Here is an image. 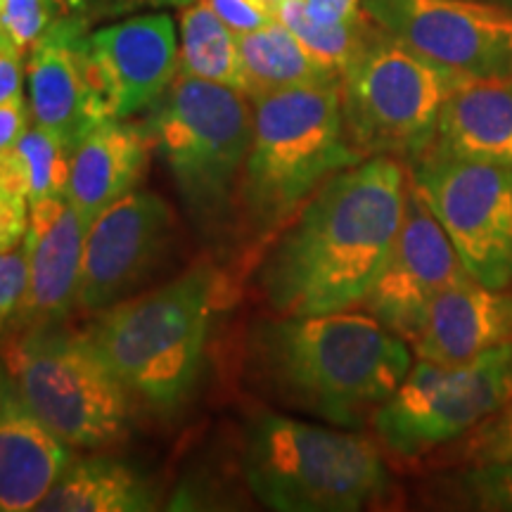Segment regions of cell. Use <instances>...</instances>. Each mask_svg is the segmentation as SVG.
Here are the masks:
<instances>
[{
  "label": "cell",
  "instance_id": "cell-33",
  "mask_svg": "<svg viewBox=\"0 0 512 512\" xmlns=\"http://www.w3.org/2000/svg\"><path fill=\"white\" fill-rule=\"evenodd\" d=\"M29 114L31 110L24 102V95L0 102V152L12 150L27 133Z\"/></svg>",
  "mask_w": 512,
  "mask_h": 512
},
{
  "label": "cell",
  "instance_id": "cell-37",
  "mask_svg": "<svg viewBox=\"0 0 512 512\" xmlns=\"http://www.w3.org/2000/svg\"><path fill=\"white\" fill-rule=\"evenodd\" d=\"M0 53H17V48L12 46L10 38L5 36V31H3V29H0Z\"/></svg>",
  "mask_w": 512,
  "mask_h": 512
},
{
  "label": "cell",
  "instance_id": "cell-8",
  "mask_svg": "<svg viewBox=\"0 0 512 512\" xmlns=\"http://www.w3.org/2000/svg\"><path fill=\"white\" fill-rule=\"evenodd\" d=\"M3 351L5 368L38 418L74 448L117 444L131 430L133 399L91 339L60 325L17 330Z\"/></svg>",
  "mask_w": 512,
  "mask_h": 512
},
{
  "label": "cell",
  "instance_id": "cell-22",
  "mask_svg": "<svg viewBox=\"0 0 512 512\" xmlns=\"http://www.w3.org/2000/svg\"><path fill=\"white\" fill-rule=\"evenodd\" d=\"M240 91L249 98L306 83L342 81V76L313 57L280 19L238 36Z\"/></svg>",
  "mask_w": 512,
  "mask_h": 512
},
{
  "label": "cell",
  "instance_id": "cell-31",
  "mask_svg": "<svg viewBox=\"0 0 512 512\" xmlns=\"http://www.w3.org/2000/svg\"><path fill=\"white\" fill-rule=\"evenodd\" d=\"M29 200L24 195L0 190V252H12L27 238Z\"/></svg>",
  "mask_w": 512,
  "mask_h": 512
},
{
  "label": "cell",
  "instance_id": "cell-32",
  "mask_svg": "<svg viewBox=\"0 0 512 512\" xmlns=\"http://www.w3.org/2000/svg\"><path fill=\"white\" fill-rule=\"evenodd\" d=\"M209 5L235 36L266 27L271 19H275L266 10H261L259 5L252 3V0H209Z\"/></svg>",
  "mask_w": 512,
  "mask_h": 512
},
{
  "label": "cell",
  "instance_id": "cell-34",
  "mask_svg": "<svg viewBox=\"0 0 512 512\" xmlns=\"http://www.w3.org/2000/svg\"><path fill=\"white\" fill-rule=\"evenodd\" d=\"M306 15L320 24L354 22L363 15L361 0H302Z\"/></svg>",
  "mask_w": 512,
  "mask_h": 512
},
{
  "label": "cell",
  "instance_id": "cell-17",
  "mask_svg": "<svg viewBox=\"0 0 512 512\" xmlns=\"http://www.w3.org/2000/svg\"><path fill=\"white\" fill-rule=\"evenodd\" d=\"M72 460L0 363V512L36 510Z\"/></svg>",
  "mask_w": 512,
  "mask_h": 512
},
{
  "label": "cell",
  "instance_id": "cell-5",
  "mask_svg": "<svg viewBox=\"0 0 512 512\" xmlns=\"http://www.w3.org/2000/svg\"><path fill=\"white\" fill-rule=\"evenodd\" d=\"M242 472L252 494L280 512L363 510L392 486L368 437L268 411L247 420Z\"/></svg>",
  "mask_w": 512,
  "mask_h": 512
},
{
  "label": "cell",
  "instance_id": "cell-29",
  "mask_svg": "<svg viewBox=\"0 0 512 512\" xmlns=\"http://www.w3.org/2000/svg\"><path fill=\"white\" fill-rule=\"evenodd\" d=\"M27 292V256L24 249L0 252V335L12 325Z\"/></svg>",
  "mask_w": 512,
  "mask_h": 512
},
{
  "label": "cell",
  "instance_id": "cell-7",
  "mask_svg": "<svg viewBox=\"0 0 512 512\" xmlns=\"http://www.w3.org/2000/svg\"><path fill=\"white\" fill-rule=\"evenodd\" d=\"M467 74L406 48L375 24L368 43L342 74L344 126L361 157L415 159L437 138L439 114Z\"/></svg>",
  "mask_w": 512,
  "mask_h": 512
},
{
  "label": "cell",
  "instance_id": "cell-23",
  "mask_svg": "<svg viewBox=\"0 0 512 512\" xmlns=\"http://www.w3.org/2000/svg\"><path fill=\"white\" fill-rule=\"evenodd\" d=\"M178 72L240 88L238 36L223 24L209 0H195L181 12Z\"/></svg>",
  "mask_w": 512,
  "mask_h": 512
},
{
  "label": "cell",
  "instance_id": "cell-21",
  "mask_svg": "<svg viewBox=\"0 0 512 512\" xmlns=\"http://www.w3.org/2000/svg\"><path fill=\"white\" fill-rule=\"evenodd\" d=\"M152 484L133 467L107 456L72 458L38 503L46 512H143L155 510Z\"/></svg>",
  "mask_w": 512,
  "mask_h": 512
},
{
  "label": "cell",
  "instance_id": "cell-2",
  "mask_svg": "<svg viewBox=\"0 0 512 512\" xmlns=\"http://www.w3.org/2000/svg\"><path fill=\"white\" fill-rule=\"evenodd\" d=\"M252 356L285 403L347 427L375 413L413 366L406 339L375 316L347 311L261 323Z\"/></svg>",
  "mask_w": 512,
  "mask_h": 512
},
{
  "label": "cell",
  "instance_id": "cell-9",
  "mask_svg": "<svg viewBox=\"0 0 512 512\" xmlns=\"http://www.w3.org/2000/svg\"><path fill=\"white\" fill-rule=\"evenodd\" d=\"M510 396L512 344H501L463 366L418 358L370 420L389 451L415 458L470 434Z\"/></svg>",
  "mask_w": 512,
  "mask_h": 512
},
{
  "label": "cell",
  "instance_id": "cell-14",
  "mask_svg": "<svg viewBox=\"0 0 512 512\" xmlns=\"http://www.w3.org/2000/svg\"><path fill=\"white\" fill-rule=\"evenodd\" d=\"M86 72L107 119L150 110L178 74L171 17L140 15L88 34Z\"/></svg>",
  "mask_w": 512,
  "mask_h": 512
},
{
  "label": "cell",
  "instance_id": "cell-6",
  "mask_svg": "<svg viewBox=\"0 0 512 512\" xmlns=\"http://www.w3.org/2000/svg\"><path fill=\"white\" fill-rule=\"evenodd\" d=\"M185 207L200 226L226 219L252 145V100L240 88L178 72L147 117Z\"/></svg>",
  "mask_w": 512,
  "mask_h": 512
},
{
  "label": "cell",
  "instance_id": "cell-16",
  "mask_svg": "<svg viewBox=\"0 0 512 512\" xmlns=\"http://www.w3.org/2000/svg\"><path fill=\"white\" fill-rule=\"evenodd\" d=\"M86 221L69 197H48L29 207L27 238V292L12 328L27 330L60 325L79 299Z\"/></svg>",
  "mask_w": 512,
  "mask_h": 512
},
{
  "label": "cell",
  "instance_id": "cell-18",
  "mask_svg": "<svg viewBox=\"0 0 512 512\" xmlns=\"http://www.w3.org/2000/svg\"><path fill=\"white\" fill-rule=\"evenodd\" d=\"M501 344H512V294L472 278L441 292L411 339L415 356L441 366H463Z\"/></svg>",
  "mask_w": 512,
  "mask_h": 512
},
{
  "label": "cell",
  "instance_id": "cell-11",
  "mask_svg": "<svg viewBox=\"0 0 512 512\" xmlns=\"http://www.w3.org/2000/svg\"><path fill=\"white\" fill-rule=\"evenodd\" d=\"M382 31L467 76H512V5L494 0H361Z\"/></svg>",
  "mask_w": 512,
  "mask_h": 512
},
{
  "label": "cell",
  "instance_id": "cell-26",
  "mask_svg": "<svg viewBox=\"0 0 512 512\" xmlns=\"http://www.w3.org/2000/svg\"><path fill=\"white\" fill-rule=\"evenodd\" d=\"M60 15V0H0V29L22 57L31 53Z\"/></svg>",
  "mask_w": 512,
  "mask_h": 512
},
{
  "label": "cell",
  "instance_id": "cell-13",
  "mask_svg": "<svg viewBox=\"0 0 512 512\" xmlns=\"http://www.w3.org/2000/svg\"><path fill=\"white\" fill-rule=\"evenodd\" d=\"M470 278L446 230L408 181L406 207L387 264L363 306L396 335L411 342L430 304L448 287Z\"/></svg>",
  "mask_w": 512,
  "mask_h": 512
},
{
  "label": "cell",
  "instance_id": "cell-30",
  "mask_svg": "<svg viewBox=\"0 0 512 512\" xmlns=\"http://www.w3.org/2000/svg\"><path fill=\"white\" fill-rule=\"evenodd\" d=\"M195 3V0H60L62 12H76L88 22L98 19L128 15L143 8H183V5Z\"/></svg>",
  "mask_w": 512,
  "mask_h": 512
},
{
  "label": "cell",
  "instance_id": "cell-1",
  "mask_svg": "<svg viewBox=\"0 0 512 512\" xmlns=\"http://www.w3.org/2000/svg\"><path fill=\"white\" fill-rule=\"evenodd\" d=\"M406 190L394 157H366L330 176L261 266L271 309L316 316L363 304L394 247Z\"/></svg>",
  "mask_w": 512,
  "mask_h": 512
},
{
  "label": "cell",
  "instance_id": "cell-28",
  "mask_svg": "<svg viewBox=\"0 0 512 512\" xmlns=\"http://www.w3.org/2000/svg\"><path fill=\"white\" fill-rule=\"evenodd\" d=\"M467 456L477 465H512V396L472 430Z\"/></svg>",
  "mask_w": 512,
  "mask_h": 512
},
{
  "label": "cell",
  "instance_id": "cell-10",
  "mask_svg": "<svg viewBox=\"0 0 512 512\" xmlns=\"http://www.w3.org/2000/svg\"><path fill=\"white\" fill-rule=\"evenodd\" d=\"M411 181L472 280L494 290L512 283V166L437 152L413 162Z\"/></svg>",
  "mask_w": 512,
  "mask_h": 512
},
{
  "label": "cell",
  "instance_id": "cell-12",
  "mask_svg": "<svg viewBox=\"0 0 512 512\" xmlns=\"http://www.w3.org/2000/svg\"><path fill=\"white\" fill-rule=\"evenodd\" d=\"M174 233V211L155 192L133 190L100 211L83 240L76 306L98 313L124 302L157 271Z\"/></svg>",
  "mask_w": 512,
  "mask_h": 512
},
{
  "label": "cell",
  "instance_id": "cell-15",
  "mask_svg": "<svg viewBox=\"0 0 512 512\" xmlns=\"http://www.w3.org/2000/svg\"><path fill=\"white\" fill-rule=\"evenodd\" d=\"M88 22L62 12L29 53V110L34 126L53 133L69 152L79 140L107 121L86 72Z\"/></svg>",
  "mask_w": 512,
  "mask_h": 512
},
{
  "label": "cell",
  "instance_id": "cell-19",
  "mask_svg": "<svg viewBox=\"0 0 512 512\" xmlns=\"http://www.w3.org/2000/svg\"><path fill=\"white\" fill-rule=\"evenodd\" d=\"M152 138L145 126L107 119L88 131L69 157L67 197L86 226L128 192L136 190L150 159Z\"/></svg>",
  "mask_w": 512,
  "mask_h": 512
},
{
  "label": "cell",
  "instance_id": "cell-24",
  "mask_svg": "<svg viewBox=\"0 0 512 512\" xmlns=\"http://www.w3.org/2000/svg\"><path fill=\"white\" fill-rule=\"evenodd\" d=\"M275 19H280L313 57H318L325 67H330L339 76L347 72L349 64L354 62V57L361 53V48L366 46L370 34L375 31V22L366 15V10L354 22H313L306 15L302 0H285L280 10L275 12Z\"/></svg>",
  "mask_w": 512,
  "mask_h": 512
},
{
  "label": "cell",
  "instance_id": "cell-20",
  "mask_svg": "<svg viewBox=\"0 0 512 512\" xmlns=\"http://www.w3.org/2000/svg\"><path fill=\"white\" fill-rule=\"evenodd\" d=\"M432 147L512 166V76H463L441 107Z\"/></svg>",
  "mask_w": 512,
  "mask_h": 512
},
{
  "label": "cell",
  "instance_id": "cell-25",
  "mask_svg": "<svg viewBox=\"0 0 512 512\" xmlns=\"http://www.w3.org/2000/svg\"><path fill=\"white\" fill-rule=\"evenodd\" d=\"M15 152L19 162H22L24 176H27L29 207L41 200H48V197H67L69 157H72V152L53 133L31 126L19 138Z\"/></svg>",
  "mask_w": 512,
  "mask_h": 512
},
{
  "label": "cell",
  "instance_id": "cell-3",
  "mask_svg": "<svg viewBox=\"0 0 512 512\" xmlns=\"http://www.w3.org/2000/svg\"><path fill=\"white\" fill-rule=\"evenodd\" d=\"M211 294L214 275L200 264L143 297L114 304L86 330L133 403L159 415L188 403L207 347Z\"/></svg>",
  "mask_w": 512,
  "mask_h": 512
},
{
  "label": "cell",
  "instance_id": "cell-27",
  "mask_svg": "<svg viewBox=\"0 0 512 512\" xmlns=\"http://www.w3.org/2000/svg\"><path fill=\"white\" fill-rule=\"evenodd\" d=\"M460 498L475 510L512 512V465H477L458 479Z\"/></svg>",
  "mask_w": 512,
  "mask_h": 512
},
{
  "label": "cell",
  "instance_id": "cell-35",
  "mask_svg": "<svg viewBox=\"0 0 512 512\" xmlns=\"http://www.w3.org/2000/svg\"><path fill=\"white\" fill-rule=\"evenodd\" d=\"M22 95V55L0 53V102Z\"/></svg>",
  "mask_w": 512,
  "mask_h": 512
},
{
  "label": "cell",
  "instance_id": "cell-4",
  "mask_svg": "<svg viewBox=\"0 0 512 512\" xmlns=\"http://www.w3.org/2000/svg\"><path fill=\"white\" fill-rule=\"evenodd\" d=\"M252 100V145L240 200L259 230L285 221L306 197L361 162L344 126L342 81L306 83Z\"/></svg>",
  "mask_w": 512,
  "mask_h": 512
},
{
  "label": "cell",
  "instance_id": "cell-36",
  "mask_svg": "<svg viewBox=\"0 0 512 512\" xmlns=\"http://www.w3.org/2000/svg\"><path fill=\"white\" fill-rule=\"evenodd\" d=\"M252 3H256V5H259L261 10H266L268 15H273V17H275V12L280 10V5H283L285 0H252Z\"/></svg>",
  "mask_w": 512,
  "mask_h": 512
}]
</instances>
